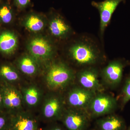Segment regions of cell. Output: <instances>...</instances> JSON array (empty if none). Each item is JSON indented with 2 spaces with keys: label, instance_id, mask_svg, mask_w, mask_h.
Wrapping results in <instances>:
<instances>
[{
  "label": "cell",
  "instance_id": "obj_1",
  "mask_svg": "<svg viewBox=\"0 0 130 130\" xmlns=\"http://www.w3.org/2000/svg\"><path fill=\"white\" fill-rule=\"evenodd\" d=\"M68 54L78 66H94L102 61L104 55L98 41L92 36L81 34L68 48Z\"/></svg>",
  "mask_w": 130,
  "mask_h": 130
},
{
  "label": "cell",
  "instance_id": "obj_2",
  "mask_svg": "<svg viewBox=\"0 0 130 130\" xmlns=\"http://www.w3.org/2000/svg\"><path fill=\"white\" fill-rule=\"evenodd\" d=\"M73 77V71L67 65L62 63H55L48 72L47 83L51 89L61 88L70 83Z\"/></svg>",
  "mask_w": 130,
  "mask_h": 130
},
{
  "label": "cell",
  "instance_id": "obj_3",
  "mask_svg": "<svg viewBox=\"0 0 130 130\" xmlns=\"http://www.w3.org/2000/svg\"><path fill=\"white\" fill-rule=\"evenodd\" d=\"M118 102L113 96L106 94H96L88 107L90 116L100 117L112 112L116 109Z\"/></svg>",
  "mask_w": 130,
  "mask_h": 130
},
{
  "label": "cell",
  "instance_id": "obj_4",
  "mask_svg": "<svg viewBox=\"0 0 130 130\" xmlns=\"http://www.w3.org/2000/svg\"><path fill=\"white\" fill-rule=\"evenodd\" d=\"M124 0H104L101 2L93 1L92 6L97 9L100 16V32L103 37L105 30L110 23L113 14L119 5Z\"/></svg>",
  "mask_w": 130,
  "mask_h": 130
},
{
  "label": "cell",
  "instance_id": "obj_5",
  "mask_svg": "<svg viewBox=\"0 0 130 130\" xmlns=\"http://www.w3.org/2000/svg\"><path fill=\"white\" fill-rule=\"evenodd\" d=\"M129 64L121 59L111 61L101 71L103 79L109 86L116 87L122 80L124 68Z\"/></svg>",
  "mask_w": 130,
  "mask_h": 130
},
{
  "label": "cell",
  "instance_id": "obj_6",
  "mask_svg": "<svg viewBox=\"0 0 130 130\" xmlns=\"http://www.w3.org/2000/svg\"><path fill=\"white\" fill-rule=\"evenodd\" d=\"M90 117L84 111L76 109L66 112L62 119L68 130H86L88 126Z\"/></svg>",
  "mask_w": 130,
  "mask_h": 130
},
{
  "label": "cell",
  "instance_id": "obj_7",
  "mask_svg": "<svg viewBox=\"0 0 130 130\" xmlns=\"http://www.w3.org/2000/svg\"><path fill=\"white\" fill-rule=\"evenodd\" d=\"M96 94L83 87L74 88L68 94V101L69 105L75 109L85 110Z\"/></svg>",
  "mask_w": 130,
  "mask_h": 130
},
{
  "label": "cell",
  "instance_id": "obj_8",
  "mask_svg": "<svg viewBox=\"0 0 130 130\" xmlns=\"http://www.w3.org/2000/svg\"><path fill=\"white\" fill-rule=\"evenodd\" d=\"M99 74L97 68L91 66L84 68L78 72L77 76L82 87L96 92L102 89L99 81Z\"/></svg>",
  "mask_w": 130,
  "mask_h": 130
},
{
  "label": "cell",
  "instance_id": "obj_9",
  "mask_svg": "<svg viewBox=\"0 0 130 130\" xmlns=\"http://www.w3.org/2000/svg\"><path fill=\"white\" fill-rule=\"evenodd\" d=\"M29 50L34 59L40 61L47 60L53 53L51 43L42 37L32 39L29 44Z\"/></svg>",
  "mask_w": 130,
  "mask_h": 130
},
{
  "label": "cell",
  "instance_id": "obj_10",
  "mask_svg": "<svg viewBox=\"0 0 130 130\" xmlns=\"http://www.w3.org/2000/svg\"><path fill=\"white\" fill-rule=\"evenodd\" d=\"M2 89L3 107L10 114L13 110L19 108L21 105L22 100L20 93L10 84L2 83L1 84Z\"/></svg>",
  "mask_w": 130,
  "mask_h": 130
},
{
  "label": "cell",
  "instance_id": "obj_11",
  "mask_svg": "<svg viewBox=\"0 0 130 130\" xmlns=\"http://www.w3.org/2000/svg\"><path fill=\"white\" fill-rule=\"evenodd\" d=\"M37 121L28 114H12L9 130H38Z\"/></svg>",
  "mask_w": 130,
  "mask_h": 130
},
{
  "label": "cell",
  "instance_id": "obj_12",
  "mask_svg": "<svg viewBox=\"0 0 130 130\" xmlns=\"http://www.w3.org/2000/svg\"><path fill=\"white\" fill-rule=\"evenodd\" d=\"M96 125L99 130H125L126 128L124 120L115 115L100 119L96 121Z\"/></svg>",
  "mask_w": 130,
  "mask_h": 130
},
{
  "label": "cell",
  "instance_id": "obj_13",
  "mask_svg": "<svg viewBox=\"0 0 130 130\" xmlns=\"http://www.w3.org/2000/svg\"><path fill=\"white\" fill-rule=\"evenodd\" d=\"M50 29L51 34L60 38H64L70 35L71 29L64 19L60 16L55 17L50 25Z\"/></svg>",
  "mask_w": 130,
  "mask_h": 130
},
{
  "label": "cell",
  "instance_id": "obj_14",
  "mask_svg": "<svg viewBox=\"0 0 130 130\" xmlns=\"http://www.w3.org/2000/svg\"><path fill=\"white\" fill-rule=\"evenodd\" d=\"M18 40L14 33L5 31L0 34V51L6 54H11L16 50Z\"/></svg>",
  "mask_w": 130,
  "mask_h": 130
},
{
  "label": "cell",
  "instance_id": "obj_15",
  "mask_svg": "<svg viewBox=\"0 0 130 130\" xmlns=\"http://www.w3.org/2000/svg\"><path fill=\"white\" fill-rule=\"evenodd\" d=\"M62 102L57 97H53L48 100L43 108V115L47 119L58 118L61 115Z\"/></svg>",
  "mask_w": 130,
  "mask_h": 130
},
{
  "label": "cell",
  "instance_id": "obj_16",
  "mask_svg": "<svg viewBox=\"0 0 130 130\" xmlns=\"http://www.w3.org/2000/svg\"><path fill=\"white\" fill-rule=\"evenodd\" d=\"M0 77L2 79V83L10 84L18 80L19 76L11 66L4 64L0 67Z\"/></svg>",
  "mask_w": 130,
  "mask_h": 130
},
{
  "label": "cell",
  "instance_id": "obj_17",
  "mask_svg": "<svg viewBox=\"0 0 130 130\" xmlns=\"http://www.w3.org/2000/svg\"><path fill=\"white\" fill-rule=\"evenodd\" d=\"M19 66L22 72L28 75L35 74L37 70L36 61L29 56L22 58L19 63Z\"/></svg>",
  "mask_w": 130,
  "mask_h": 130
},
{
  "label": "cell",
  "instance_id": "obj_18",
  "mask_svg": "<svg viewBox=\"0 0 130 130\" xmlns=\"http://www.w3.org/2000/svg\"><path fill=\"white\" fill-rule=\"evenodd\" d=\"M25 24L26 28L33 32L41 30L44 26V23L42 19L35 14H31L28 17Z\"/></svg>",
  "mask_w": 130,
  "mask_h": 130
},
{
  "label": "cell",
  "instance_id": "obj_19",
  "mask_svg": "<svg viewBox=\"0 0 130 130\" xmlns=\"http://www.w3.org/2000/svg\"><path fill=\"white\" fill-rule=\"evenodd\" d=\"M40 93L38 90L35 87L26 89L24 93L25 102L30 106H35L39 101Z\"/></svg>",
  "mask_w": 130,
  "mask_h": 130
},
{
  "label": "cell",
  "instance_id": "obj_20",
  "mask_svg": "<svg viewBox=\"0 0 130 130\" xmlns=\"http://www.w3.org/2000/svg\"><path fill=\"white\" fill-rule=\"evenodd\" d=\"M120 96L121 107L123 108L130 101V73L125 81Z\"/></svg>",
  "mask_w": 130,
  "mask_h": 130
},
{
  "label": "cell",
  "instance_id": "obj_21",
  "mask_svg": "<svg viewBox=\"0 0 130 130\" xmlns=\"http://www.w3.org/2000/svg\"><path fill=\"white\" fill-rule=\"evenodd\" d=\"M13 14L11 8L9 5H4L0 7V21L4 24L11 21Z\"/></svg>",
  "mask_w": 130,
  "mask_h": 130
},
{
  "label": "cell",
  "instance_id": "obj_22",
  "mask_svg": "<svg viewBox=\"0 0 130 130\" xmlns=\"http://www.w3.org/2000/svg\"><path fill=\"white\" fill-rule=\"evenodd\" d=\"M11 114L3 111H0V130H9Z\"/></svg>",
  "mask_w": 130,
  "mask_h": 130
},
{
  "label": "cell",
  "instance_id": "obj_23",
  "mask_svg": "<svg viewBox=\"0 0 130 130\" xmlns=\"http://www.w3.org/2000/svg\"><path fill=\"white\" fill-rule=\"evenodd\" d=\"M30 0H15L14 3L17 7L19 9L25 8L29 4Z\"/></svg>",
  "mask_w": 130,
  "mask_h": 130
},
{
  "label": "cell",
  "instance_id": "obj_24",
  "mask_svg": "<svg viewBox=\"0 0 130 130\" xmlns=\"http://www.w3.org/2000/svg\"><path fill=\"white\" fill-rule=\"evenodd\" d=\"M3 108H4V107H3L2 89L1 86L0 84V111L2 110Z\"/></svg>",
  "mask_w": 130,
  "mask_h": 130
},
{
  "label": "cell",
  "instance_id": "obj_25",
  "mask_svg": "<svg viewBox=\"0 0 130 130\" xmlns=\"http://www.w3.org/2000/svg\"><path fill=\"white\" fill-rule=\"evenodd\" d=\"M47 130H63L62 128L60 127H58V126H55V127H53V128H50Z\"/></svg>",
  "mask_w": 130,
  "mask_h": 130
},
{
  "label": "cell",
  "instance_id": "obj_26",
  "mask_svg": "<svg viewBox=\"0 0 130 130\" xmlns=\"http://www.w3.org/2000/svg\"><path fill=\"white\" fill-rule=\"evenodd\" d=\"M127 130H130V125L129 126V127H128V129H127Z\"/></svg>",
  "mask_w": 130,
  "mask_h": 130
}]
</instances>
